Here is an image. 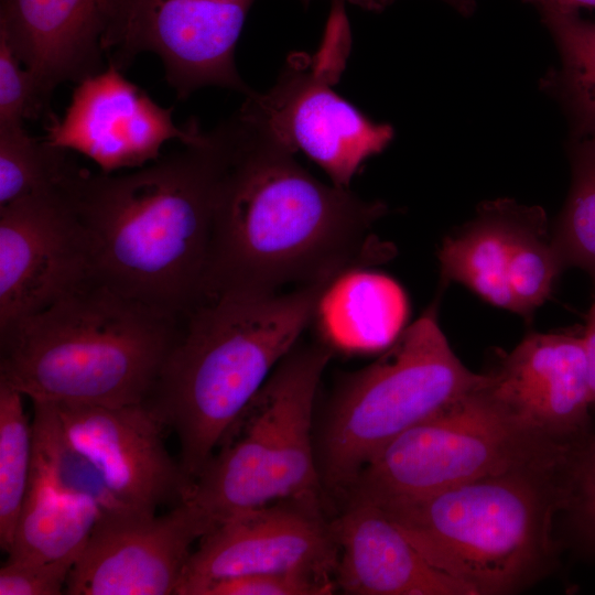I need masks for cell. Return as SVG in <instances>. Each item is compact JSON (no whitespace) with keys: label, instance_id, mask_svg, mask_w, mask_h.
<instances>
[{"label":"cell","instance_id":"6da1fadb","mask_svg":"<svg viewBox=\"0 0 595 595\" xmlns=\"http://www.w3.org/2000/svg\"><path fill=\"white\" fill-rule=\"evenodd\" d=\"M217 127L207 298L332 281L387 257L371 232L386 204L321 182L240 108Z\"/></svg>","mask_w":595,"mask_h":595},{"label":"cell","instance_id":"7a4b0ae2","mask_svg":"<svg viewBox=\"0 0 595 595\" xmlns=\"http://www.w3.org/2000/svg\"><path fill=\"white\" fill-rule=\"evenodd\" d=\"M219 149L216 127L132 172L69 170L60 185L99 281L178 318L207 298Z\"/></svg>","mask_w":595,"mask_h":595},{"label":"cell","instance_id":"3957f363","mask_svg":"<svg viewBox=\"0 0 595 595\" xmlns=\"http://www.w3.org/2000/svg\"><path fill=\"white\" fill-rule=\"evenodd\" d=\"M329 283L274 293L224 291L185 316L145 403L175 433L190 484L296 346Z\"/></svg>","mask_w":595,"mask_h":595},{"label":"cell","instance_id":"277c9868","mask_svg":"<svg viewBox=\"0 0 595 595\" xmlns=\"http://www.w3.org/2000/svg\"><path fill=\"white\" fill-rule=\"evenodd\" d=\"M183 320L95 278L0 329V381L31 401L145 403L181 336Z\"/></svg>","mask_w":595,"mask_h":595},{"label":"cell","instance_id":"5b68a950","mask_svg":"<svg viewBox=\"0 0 595 595\" xmlns=\"http://www.w3.org/2000/svg\"><path fill=\"white\" fill-rule=\"evenodd\" d=\"M564 465L516 468L377 506L430 564L473 595L515 594L554 565Z\"/></svg>","mask_w":595,"mask_h":595},{"label":"cell","instance_id":"8992f818","mask_svg":"<svg viewBox=\"0 0 595 595\" xmlns=\"http://www.w3.org/2000/svg\"><path fill=\"white\" fill-rule=\"evenodd\" d=\"M429 307L370 365L343 376L315 442L325 494L343 496L391 441L477 388Z\"/></svg>","mask_w":595,"mask_h":595},{"label":"cell","instance_id":"52a82bcc","mask_svg":"<svg viewBox=\"0 0 595 595\" xmlns=\"http://www.w3.org/2000/svg\"><path fill=\"white\" fill-rule=\"evenodd\" d=\"M486 382L487 374L480 386L391 441L342 497L382 506L516 468L562 465L572 444L523 428Z\"/></svg>","mask_w":595,"mask_h":595},{"label":"cell","instance_id":"ba28073f","mask_svg":"<svg viewBox=\"0 0 595 595\" xmlns=\"http://www.w3.org/2000/svg\"><path fill=\"white\" fill-rule=\"evenodd\" d=\"M345 7L332 0L317 52L289 55L275 84L245 95L240 109L292 152L307 155L333 184L349 188L361 165L391 142L394 130L366 117L334 89L350 51Z\"/></svg>","mask_w":595,"mask_h":595},{"label":"cell","instance_id":"9c48e42d","mask_svg":"<svg viewBox=\"0 0 595 595\" xmlns=\"http://www.w3.org/2000/svg\"><path fill=\"white\" fill-rule=\"evenodd\" d=\"M256 0H123L104 41L107 64L126 69L150 52L162 62L178 99L218 86L249 94L235 62L236 46Z\"/></svg>","mask_w":595,"mask_h":595},{"label":"cell","instance_id":"30bf717a","mask_svg":"<svg viewBox=\"0 0 595 595\" xmlns=\"http://www.w3.org/2000/svg\"><path fill=\"white\" fill-rule=\"evenodd\" d=\"M323 502L279 499L217 524L197 541L175 595L244 574L307 573L335 581L339 549Z\"/></svg>","mask_w":595,"mask_h":595},{"label":"cell","instance_id":"8fae6325","mask_svg":"<svg viewBox=\"0 0 595 595\" xmlns=\"http://www.w3.org/2000/svg\"><path fill=\"white\" fill-rule=\"evenodd\" d=\"M95 278L86 232L60 185L0 207V329Z\"/></svg>","mask_w":595,"mask_h":595},{"label":"cell","instance_id":"7c38bea8","mask_svg":"<svg viewBox=\"0 0 595 595\" xmlns=\"http://www.w3.org/2000/svg\"><path fill=\"white\" fill-rule=\"evenodd\" d=\"M208 531L182 501L164 515H102L74 563L69 595L174 594L193 545Z\"/></svg>","mask_w":595,"mask_h":595},{"label":"cell","instance_id":"4fadbf2b","mask_svg":"<svg viewBox=\"0 0 595 595\" xmlns=\"http://www.w3.org/2000/svg\"><path fill=\"white\" fill-rule=\"evenodd\" d=\"M48 403L66 440L122 504L156 513L162 506L183 501L190 483L165 445V425L147 403Z\"/></svg>","mask_w":595,"mask_h":595},{"label":"cell","instance_id":"5bb4252c","mask_svg":"<svg viewBox=\"0 0 595 595\" xmlns=\"http://www.w3.org/2000/svg\"><path fill=\"white\" fill-rule=\"evenodd\" d=\"M45 130L48 143L87 155L104 172L140 166L156 160L166 141L185 145L203 133L195 119L176 125L172 108L158 105L110 64L77 84L64 116L52 115Z\"/></svg>","mask_w":595,"mask_h":595},{"label":"cell","instance_id":"9a60e30c","mask_svg":"<svg viewBox=\"0 0 595 595\" xmlns=\"http://www.w3.org/2000/svg\"><path fill=\"white\" fill-rule=\"evenodd\" d=\"M486 374L491 396L532 433L571 445L593 431L582 334L529 333Z\"/></svg>","mask_w":595,"mask_h":595},{"label":"cell","instance_id":"2e32d148","mask_svg":"<svg viewBox=\"0 0 595 595\" xmlns=\"http://www.w3.org/2000/svg\"><path fill=\"white\" fill-rule=\"evenodd\" d=\"M123 0H0V35L48 107L56 87L107 67L104 41Z\"/></svg>","mask_w":595,"mask_h":595},{"label":"cell","instance_id":"e0dca14e","mask_svg":"<svg viewBox=\"0 0 595 595\" xmlns=\"http://www.w3.org/2000/svg\"><path fill=\"white\" fill-rule=\"evenodd\" d=\"M338 542L336 586L349 595H473L430 564L376 504L345 498L333 519Z\"/></svg>","mask_w":595,"mask_h":595},{"label":"cell","instance_id":"ac0fdd59","mask_svg":"<svg viewBox=\"0 0 595 595\" xmlns=\"http://www.w3.org/2000/svg\"><path fill=\"white\" fill-rule=\"evenodd\" d=\"M333 349L322 340L294 347L260 388L270 415L269 502L324 497L313 436L316 392Z\"/></svg>","mask_w":595,"mask_h":595},{"label":"cell","instance_id":"d6986e66","mask_svg":"<svg viewBox=\"0 0 595 595\" xmlns=\"http://www.w3.org/2000/svg\"><path fill=\"white\" fill-rule=\"evenodd\" d=\"M409 302L391 277L360 267L337 275L322 292L312 323L332 349L376 353L407 327Z\"/></svg>","mask_w":595,"mask_h":595},{"label":"cell","instance_id":"ffe728a7","mask_svg":"<svg viewBox=\"0 0 595 595\" xmlns=\"http://www.w3.org/2000/svg\"><path fill=\"white\" fill-rule=\"evenodd\" d=\"M523 208L509 198L482 203L473 220L443 240L442 282L462 283L489 304L516 313L508 266Z\"/></svg>","mask_w":595,"mask_h":595},{"label":"cell","instance_id":"44dd1931","mask_svg":"<svg viewBox=\"0 0 595 595\" xmlns=\"http://www.w3.org/2000/svg\"><path fill=\"white\" fill-rule=\"evenodd\" d=\"M104 515L90 497L67 490L32 468L9 560H77Z\"/></svg>","mask_w":595,"mask_h":595},{"label":"cell","instance_id":"7402d4cb","mask_svg":"<svg viewBox=\"0 0 595 595\" xmlns=\"http://www.w3.org/2000/svg\"><path fill=\"white\" fill-rule=\"evenodd\" d=\"M541 14L561 58L541 86L563 104L574 131L595 130V22L581 19L577 12Z\"/></svg>","mask_w":595,"mask_h":595},{"label":"cell","instance_id":"603a6c76","mask_svg":"<svg viewBox=\"0 0 595 595\" xmlns=\"http://www.w3.org/2000/svg\"><path fill=\"white\" fill-rule=\"evenodd\" d=\"M571 186L552 240L564 268L585 271L595 286V130L573 132Z\"/></svg>","mask_w":595,"mask_h":595},{"label":"cell","instance_id":"cb8c5ba5","mask_svg":"<svg viewBox=\"0 0 595 595\" xmlns=\"http://www.w3.org/2000/svg\"><path fill=\"white\" fill-rule=\"evenodd\" d=\"M23 394L0 381V545L9 552L28 493L34 455L33 424Z\"/></svg>","mask_w":595,"mask_h":595},{"label":"cell","instance_id":"d4e9b609","mask_svg":"<svg viewBox=\"0 0 595 595\" xmlns=\"http://www.w3.org/2000/svg\"><path fill=\"white\" fill-rule=\"evenodd\" d=\"M563 262L548 234L547 216L538 206H524L517 227L508 280L516 304V313L526 320L532 317L551 295Z\"/></svg>","mask_w":595,"mask_h":595},{"label":"cell","instance_id":"484cf974","mask_svg":"<svg viewBox=\"0 0 595 595\" xmlns=\"http://www.w3.org/2000/svg\"><path fill=\"white\" fill-rule=\"evenodd\" d=\"M67 154L24 126L0 129V207L58 187L75 164Z\"/></svg>","mask_w":595,"mask_h":595},{"label":"cell","instance_id":"4316f807","mask_svg":"<svg viewBox=\"0 0 595 595\" xmlns=\"http://www.w3.org/2000/svg\"><path fill=\"white\" fill-rule=\"evenodd\" d=\"M564 517L569 540L576 551L595 558V432L592 431L569 452L562 475Z\"/></svg>","mask_w":595,"mask_h":595},{"label":"cell","instance_id":"83f0119b","mask_svg":"<svg viewBox=\"0 0 595 595\" xmlns=\"http://www.w3.org/2000/svg\"><path fill=\"white\" fill-rule=\"evenodd\" d=\"M42 115L52 116L32 75L0 35V129L22 127Z\"/></svg>","mask_w":595,"mask_h":595},{"label":"cell","instance_id":"f1b7e54d","mask_svg":"<svg viewBox=\"0 0 595 595\" xmlns=\"http://www.w3.org/2000/svg\"><path fill=\"white\" fill-rule=\"evenodd\" d=\"M336 582L307 573H257L216 580L192 595H327Z\"/></svg>","mask_w":595,"mask_h":595},{"label":"cell","instance_id":"f546056e","mask_svg":"<svg viewBox=\"0 0 595 595\" xmlns=\"http://www.w3.org/2000/svg\"><path fill=\"white\" fill-rule=\"evenodd\" d=\"M75 561L9 560L0 569V595H58L65 593Z\"/></svg>","mask_w":595,"mask_h":595},{"label":"cell","instance_id":"4dcf8cb0","mask_svg":"<svg viewBox=\"0 0 595 595\" xmlns=\"http://www.w3.org/2000/svg\"><path fill=\"white\" fill-rule=\"evenodd\" d=\"M582 339L586 357L592 411L595 413V300L587 313L586 326L582 333Z\"/></svg>","mask_w":595,"mask_h":595},{"label":"cell","instance_id":"1f68e13d","mask_svg":"<svg viewBox=\"0 0 595 595\" xmlns=\"http://www.w3.org/2000/svg\"><path fill=\"white\" fill-rule=\"evenodd\" d=\"M544 12H577L581 8L595 9V0H527Z\"/></svg>","mask_w":595,"mask_h":595},{"label":"cell","instance_id":"d6a6232c","mask_svg":"<svg viewBox=\"0 0 595 595\" xmlns=\"http://www.w3.org/2000/svg\"><path fill=\"white\" fill-rule=\"evenodd\" d=\"M396 0H383L385 7L392 4ZM453 8H455L459 13L468 15L474 12L476 1L475 0H443Z\"/></svg>","mask_w":595,"mask_h":595},{"label":"cell","instance_id":"836d02e7","mask_svg":"<svg viewBox=\"0 0 595 595\" xmlns=\"http://www.w3.org/2000/svg\"><path fill=\"white\" fill-rule=\"evenodd\" d=\"M332 1V0H331ZM346 4H353L368 11H382L385 8L382 0H342Z\"/></svg>","mask_w":595,"mask_h":595},{"label":"cell","instance_id":"e575fe53","mask_svg":"<svg viewBox=\"0 0 595 595\" xmlns=\"http://www.w3.org/2000/svg\"><path fill=\"white\" fill-rule=\"evenodd\" d=\"M303 4H309L312 0H300Z\"/></svg>","mask_w":595,"mask_h":595}]
</instances>
